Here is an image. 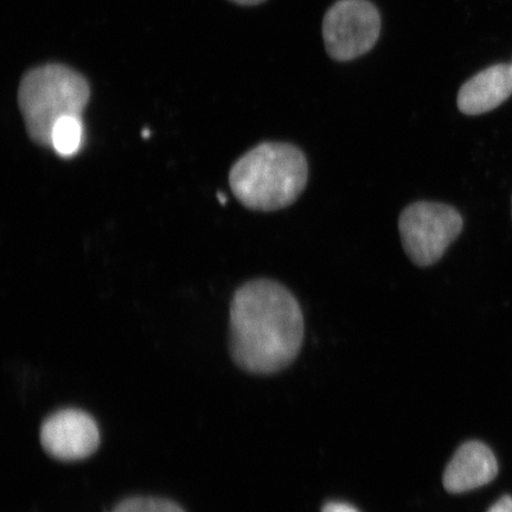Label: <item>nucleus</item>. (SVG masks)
I'll return each mask as SVG.
<instances>
[{"instance_id": "nucleus-4", "label": "nucleus", "mask_w": 512, "mask_h": 512, "mask_svg": "<svg viewBox=\"0 0 512 512\" xmlns=\"http://www.w3.org/2000/svg\"><path fill=\"white\" fill-rule=\"evenodd\" d=\"M403 248L409 259L421 267L438 262L463 230V217L446 204L418 202L400 216Z\"/></svg>"}, {"instance_id": "nucleus-2", "label": "nucleus", "mask_w": 512, "mask_h": 512, "mask_svg": "<svg viewBox=\"0 0 512 512\" xmlns=\"http://www.w3.org/2000/svg\"><path fill=\"white\" fill-rule=\"evenodd\" d=\"M309 177L304 153L284 143H262L233 165L229 184L248 209L274 211L291 206Z\"/></svg>"}, {"instance_id": "nucleus-1", "label": "nucleus", "mask_w": 512, "mask_h": 512, "mask_svg": "<svg viewBox=\"0 0 512 512\" xmlns=\"http://www.w3.org/2000/svg\"><path fill=\"white\" fill-rule=\"evenodd\" d=\"M230 354L247 373L268 375L296 360L304 339L302 309L277 281H249L230 305Z\"/></svg>"}, {"instance_id": "nucleus-11", "label": "nucleus", "mask_w": 512, "mask_h": 512, "mask_svg": "<svg viewBox=\"0 0 512 512\" xmlns=\"http://www.w3.org/2000/svg\"><path fill=\"white\" fill-rule=\"evenodd\" d=\"M488 512H512V497L507 495L499 498Z\"/></svg>"}, {"instance_id": "nucleus-10", "label": "nucleus", "mask_w": 512, "mask_h": 512, "mask_svg": "<svg viewBox=\"0 0 512 512\" xmlns=\"http://www.w3.org/2000/svg\"><path fill=\"white\" fill-rule=\"evenodd\" d=\"M113 512H184L174 502L163 498L134 497L119 503Z\"/></svg>"}, {"instance_id": "nucleus-3", "label": "nucleus", "mask_w": 512, "mask_h": 512, "mask_svg": "<svg viewBox=\"0 0 512 512\" xmlns=\"http://www.w3.org/2000/svg\"><path fill=\"white\" fill-rule=\"evenodd\" d=\"M91 88L81 74L62 64H46L24 75L18 106L28 136L38 146L53 149V132L64 117H81Z\"/></svg>"}, {"instance_id": "nucleus-5", "label": "nucleus", "mask_w": 512, "mask_h": 512, "mask_svg": "<svg viewBox=\"0 0 512 512\" xmlns=\"http://www.w3.org/2000/svg\"><path fill=\"white\" fill-rule=\"evenodd\" d=\"M381 17L368 0H338L324 17L326 50L336 61L357 59L379 40Z\"/></svg>"}, {"instance_id": "nucleus-12", "label": "nucleus", "mask_w": 512, "mask_h": 512, "mask_svg": "<svg viewBox=\"0 0 512 512\" xmlns=\"http://www.w3.org/2000/svg\"><path fill=\"white\" fill-rule=\"evenodd\" d=\"M322 512H360L349 504L332 502L325 505Z\"/></svg>"}, {"instance_id": "nucleus-7", "label": "nucleus", "mask_w": 512, "mask_h": 512, "mask_svg": "<svg viewBox=\"0 0 512 512\" xmlns=\"http://www.w3.org/2000/svg\"><path fill=\"white\" fill-rule=\"evenodd\" d=\"M498 475L494 452L480 441H467L458 448L443 476V484L450 494L482 488Z\"/></svg>"}, {"instance_id": "nucleus-9", "label": "nucleus", "mask_w": 512, "mask_h": 512, "mask_svg": "<svg viewBox=\"0 0 512 512\" xmlns=\"http://www.w3.org/2000/svg\"><path fill=\"white\" fill-rule=\"evenodd\" d=\"M83 137L81 117H64L53 132V149L62 157H70L79 151Z\"/></svg>"}, {"instance_id": "nucleus-6", "label": "nucleus", "mask_w": 512, "mask_h": 512, "mask_svg": "<svg viewBox=\"0 0 512 512\" xmlns=\"http://www.w3.org/2000/svg\"><path fill=\"white\" fill-rule=\"evenodd\" d=\"M41 444L50 457L73 462L92 456L100 444L99 428L91 415L64 409L44 421Z\"/></svg>"}, {"instance_id": "nucleus-13", "label": "nucleus", "mask_w": 512, "mask_h": 512, "mask_svg": "<svg viewBox=\"0 0 512 512\" xmlns=\"http://www.w3.org/2000/svg\"><path fill=\"white\" fill-rule=\"evenodd\" d=\"M232 2L240 5H258L266 2V0H232Z\"/></svg>"}, {"instance_id": "nucleus-8", "label": "nucleus", "mask_w": 512, "mask_h": 512, "mask_svg": "<svg viewBox=\"0 0 512 512\" xmlns=\"http://www.w3.org/2000/svg\"><path fill=\"white\" fill-rule=\"evenodd\" d=\"M512 95V66L496 64L464 83L458 94L460 112L479 115L495 110Z\"/></svg>"}]
</instances>
